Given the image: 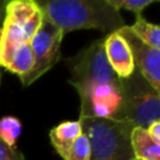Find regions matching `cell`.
I'll return each instance as SVG.
<instances>
[{"mask_svg": "<svg viewBox=\"0 0 160 160\" xmlns=\"http://www.w3.org/2000/svg\"><path fill=\"white\" fill-rule=\"evenodd\" d=\"M44 15L38 1L34 0H12L5 6L4 20L19 28L25 38L31 41L42 22Z\"/></svg>", "mask_w": 160, "mask_h": 160, "instance_id": "cell-8", "label": "cell"}, {"mask_svg": "<svg viewBox=\"0 0 160 160\" xmlns=\"http://www.w3.org/2000/svg\"><path fill=\"white\" fill-rule=\"evenodd\" d=\"M0 160H25V158L16 149L8 146L0 138Z\"/></svg>", "mask_w": 160, "mask_h": 160, "instance_id": "cell-17", "label": "cell"}, {"mask_svg": "<svg viewBox=\"0 0 160 160\" xmlns=\"http://www.w3.org/2000/svg\"><path fill=\"white\" fill-rule=\"evenodd\" d=\"M62 39V30L44 18L39 30L30 41L34 52V68L26 76L20 79L24 86L31 85L60 60Z\"/></svg>", "mask_w": 160, "mask_h": 160, "instance_id": "cell-5", "label": "cell"}, {"mask_svg": "<svg viewBox=\"0 0 160 160\" xmlns=\"http://www.w3.org/2000/svg\"><path fill=\"white\" fill-rule=\"evenodd\" d=\"M82 132L90 144V160H131L134 158L130 134L134 126L129 121L79 118Z\"/></svg>", "mask_w": 160, "mask_h": 160, "instance_id": "cell-2", "label": "cell"}, {"mask_svg": "<svg viewBox=\"0 0 160 160\" xmlns=\"http://www.w3.org/2000/svg\"><path fill=\"white\" fill-rule=\"evenodd\" d=\"M32 68H34V52L30 42H25L16 49L11 59V62L9 64L6 70L22 79L32 70Z\"/></svg>", "mask_w": 160, "mask_h": 160, "instance_id": "cell-13", "label": "cell"}, {"mask_svg": "<svg viewBox=\"0 0 160 160\" xmlns=\"http://www.w3.org/2000/svg\"><path fill=\"white\" fill-rule=\"evenodd\" d=\"M118 32L126 40L130 48L135 69L155 90L160 91V50L144 44L126 25L119 29Z\"/></svg>", "mask_w": 160, "mask_h": 160, "instance_id": "cell-7", "label": "cell"}, {"mask_svg": "<svg viewBox=\"0 0 160 160\" xmlns=\"http://www.w3.org/2000/svg\"><path fill=\"white\" fill-rule=\"evenodd\" d=\"M70 70L69 84L78 91L94 84H116L119 78L111 69L104 50V38L96 39L76 54L65 58Z\"/></svg>", "mask_w": 160, "mask_h": 160, "instance_id": "cell-4", "label": "cell"}, {"mask_svg": "<svg viewBox=\"0 0 160 160\" xmlns=\"http://www.w3.org/2000/svg\"><path fill=\"white\" fill-rule=\"evenodd\" d=\"M132 155L140 160H160V144L155 142L146 129L135 126L130 134Z\"/></svg>", "mask_w": 160, "mask_h": 160, "instance_id": "cell-11", "label": "cell"}, {"mask_svg": "<svg viewBox=\"0 0 160 160\" xmlns=\"http://www.w3.org/2000/svg\"><path fill=\"white\" fill-rule=\"evenodd\" d=\"M146 131L149 134V136L158 144H160V120H156L154 122H151L148 128Z\"/></svg>", "mask_w": 160, "mask_h": 160, "instance_id": "cell-18", "label": "cell"}, {"mask_svg": "<svg viewBox=\"0 0 160 160\" xmlns=\"http://www.w3.org/2000/svg\"><path fill=\"white\" fill-rule=\"evenodd\" d=\"M80 98L79 118L115 120L121 106L119 81L116 84H94L78 91Z\"/></svg>", "mask_w": 160, "mask_h": 160, "instance_id": "cell-6", "label": "cell"}, {"mask_svg": "<svg viewBox=\"0 0 160 160\" xmlns=\"http://www.w3.org/2000/svg\"><path fill=\"white\" fill-rule=\"evenodd\" d=\"M104 50L106 59L118 78H128L135 70L134 59L126 40L118 32L108 34L104 38Z\"/></svg>", "mask_w": 160, "mask_h": 160, "instance_id": "cell-9", "label": "cell"}, {"mask_svg": "<svg viewBox=\"0 0 160 160\" xmlns=\"http://www.w3.org/2000/svg\"><path fill=\"white\" fill-rule=\"evenodd\" d=\"M130 31L144 44L160 50V26L149 22L142 15H138L135 22L129 26Z\"/></svg>", "mask_w": 160, "mask_h": 160, "instance_id": "cell-12", "label": "cell"}, {"mask_svg": "<svg viewBox=\"0 0 160 160\" xmlns=\"http://www.w3.org/2000/svg\"><path fill=\"white\" fill-rule=\"evenodd\" d=\"M131 160H140V159H135V158H132V159H131Z\"/></svg>", "mask_w": 160, "mask_h": 160, "instance_id": "cell-21", "label": "cell"}, {"mask_svg": "<svg viewBox=\"0 0 160 160\" xmlns=\"http://www.w3.org/2000/svg\"><path fill=\"white\" fill-rule=\"evenodd\" d=\"M121 106L115 120L129 121L134 128L146 129L160 120V95L135 69L128 78H119Z\"/></svg>", "mask_w": 160, "mask_h": 160, "instance_id": "cell-3", "label": "cell"}, {"mask_svg": "<svg viewBox=\"0 0 160 160\" xmlns=\"http://www.w3.org/2000/svg\"><path fill=\"white\" fill-rule=\"evenodd\" d=\"M0 84H1V70H0Z\"/></svg>", "mask_w": 160, "mask_h": 160, "instance_id": "cell-20", "label": "cell"}, {"mask_svg": "<svg viewBox=\"0 0 160 160\" xmlns=\"http://www.w3.org/2000/svg\"><path fill=\"white\" fill-rule=\"evenodd\" d=\"M21 130L22 125L18 118L8 115L0 119V138L8 146L15 149L16 140L20 136Z\"/></svg>", "mask_w": 160, "mask_h": 160, "instance_id": "cell-14", "label": "cell"}, {"mask_svg": "<svg viewBox=\"0 0 160 160\" xmlns=\"http://www.w3.org/2000/svg\"><path fill=\"white\" fill-rule=\"evenodd\" d=\"M42 15L64 35L74 30H100L115 32L125 26L119 10L108 0H49L38 1Z\"/></svg>", "mask_w": 160, "mask_h": 160, "instance_id": "cell-1", "label": "cell"}, {"mask_svg": "<svg viewBox=\"0 0 160 160\" xmlns=\"http://www.w3.org/2000/svg\"><path fill=\"white\" fill-rule=\"evenodd\" d=\"M66 160H90V144L84 132H81L74 141Z\"/></svg>", "mask_w": 160, "mask_h": 160, "instance_id": "cell-15", "label": "cell"}, {"mask_svg": "<svg viewBox=\"0 0 160 160\" xmlns=\"http://www.w3.org/2000/svg\"><path fill=\"white\" fill-rule=\"evenodd\" d=\"M8 1L6 0H0V29L2 25V20H4V15H5V6H6Z\"/></svg>", "mask_w": 160, "mask_h": 160, "instance_id": "cell-19", "label": "cell"}, {"mask_svg": "<svg viewBox=\"0 0 160 160\" xmlns=\"http://www.w3.org/2000/svg\"><path fill=\"white\" fill-rule=\"evenodd\" d=\"M109 4L116 10H128L134 12L136 16L141 15L144 9L158 0H108Z\"/></svg>", "mask_w": 160, "mask_h": 160, "instance_id": "cell-16", "label": "cell"}, {"mask_svg": "<svg viewBox=\"0 0 160 160\" xmlns=\"http://www.w3.org/2000/svg\"><path fill=\"white\" fill-rule=\"evenodd\" d=\"M82 132V126L80 120H66L56 126H54L49 132V139L55 151L66 160L68 154L76 140V138Z\"/></svg>", "mask_w": 160, "mask_h": 160, "instance_id": "cell-10", "label": "cell"}]
</instances>
